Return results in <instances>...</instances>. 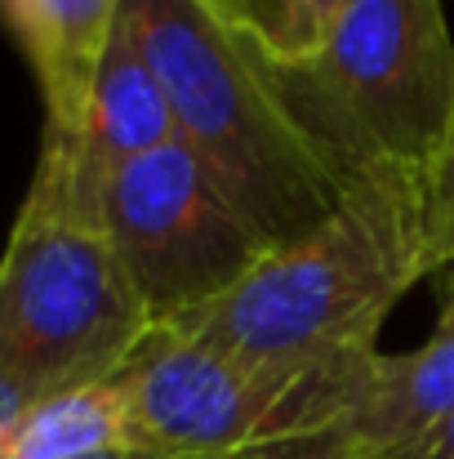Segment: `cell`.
I'll return each instance as SVG.
<instances>
[{
    "label": "cell",
    "mask_w": 454,
    "mask_h": 459,
    "mask_svg": "<svg viewBox=\"0 0 454 459\" xmlns=\"http://www.w3.org/2000/svg\"><path fill=\"white\" fill-rule=\"evenodd\" d=\"M151 316L72 156L40 139L31 187L0 255V375L36 397L107 384Z\"/></svg>",
    "instance_id": "3"
},
{
    "label": "cell",
    "mask_w": 454,
    "mask_h": 459,
    "mask_svg": "<svg viewBox=\"0 0 454 459\" xmlns=\"http://www.w3.org/2000/svg\"><path fill=\"white\" fill-rule=\"evenodd\" d=\"M383 352L254 361L187 330L151 325L116 375L130 446L160 455H241L334 437L374 384Z\"/></svg>",
    "instance_id": "5"
},
{
    "label": "cell",
    "mask_w": 454,
    "mask_h": 459,
    "mask_svg": "<svg viewBox=\"0 0 454 459\" xmlns=\"http://www.w3.org/2000/svg\"><path fill=\"white\" fill-rule=\"evenodd\" d=\"M130 446L116 379L40 397L0 442V459H94Z\"/></svg>",
    "instance_id": "10"
},
{
    "label": "cell",
    "mask_w": 454,
    "mask_h": 459,
    "mask_svg": "<svg viewBox=\"0 0 454 459\" xmlns=\"http://www.w3.org/2000/svg\"><path fill=\"white\" fill-rule=\"evenodd\" d=\"M45 139L72 156L76 178L99 201V210H103V183L121 165L178 139L169 99H165L156 72L148 67L143 49L134 45V31L125 18H116V27H112V40H107V54L99 63L81 130L72 139H54V134H45Z\"/></svg>",
    "instance_id": "7"
},
{
    "label": "cell",
    "mask_w": 454,
    "mask_h": 459,
    "mask_svg": "<svg viewBox=\"0 0 454 459\" xmlns=\"http://www.w3.org/2000/svg\"><path fill=\"white\" fill-rule=\"evenodd\" d=\"M40 397L27 388V384H18V379H9V375H0V442L9 437V429L36 406Z\"/></svg>",
    "instance_id": "14"
},
{
    "label": "cell",
    "mask_w": 454,
    "mask_h": 459,
    "mask_svg": "<svg viewBox=\"0 0 454 459\" xmlns=\"http://www.w3.org/2000/svg\"><path fill=\"white\" fill-rule=\"evenodd\" d=\"M383 459H454V420L446 429H437L433 437H424V442H415V446H406V451L383 455Z\"/></svg>",
    "instance_id": "15"
},
{
    "label": "cell",
    "mask_w": 454,
    "mask_h": 459,
    "mask_svg": "<svg viewBox=\"0 0 454 459\" xmlns=\"http://www.w3.org/2000/svg\"><path fill=\"white\" fill-rule=\"evenodd\" d=\"M343 0H259V22L277 54H303L321 40Z\"/></svg>",
    "instance_id": "11"
},
{
    "label": "cell",
    "mask_w": 454,
    "mask_h": 459,
    "mask_svg": "<svg viewBox=\"0 0 454 459\" xmlns=\"http://www.w3.org/2000/svg\"><path fill=\"white\" fill-rule=\"evenodd\" d=\"M245 4H250V13H254V18H259V0H245Z\"/></svg>",
    "instance_id": "16"
},
{
    "label": "cell",
    "mask_w": 454,
    "mask_h": 459,
    "mask_svg": "<svg viewBox=\"0 0 454 459\" xmlns=\"http://www.w3.org/2000/svg\"><path fill=\"white\" fill-rule=\"evenodd\" d=\"M454 420V290L433 339L415 352L383 357L370 393L334 433L343 459L397 455Z\"/></svg>",
    "instance_id": "8"
},
{
    "label": "cell",
    "mask_w": 454,
    "mask_h": 459,
    "mask_svg": "<svg viewBox=\"0 0 454 459\" xmlns=\"http://www.w3.org/2000/svg\"><path fill=\"white\" fill-rule=\"evenodd\" d=\"M277 76L343 178L374 165L428 174L454 112L446 0H343L312 49L277 54Z\"/></svg>",
    "instance_id": "4"
},
{
    "label": "cell",
    "mask_w": 454,
    "mask_h": 459,
    "mask_svg": "<svg viewBox=\"0 0 454 459\" xmlns=\"http://www.w3.org/2000/svg\"><path fill=\"white\" fill-rule=\"evenodd\" d=\"M94 459H338L330 437H303V442H281V446H263V451H241V455H160L143 446H121Z\"/></svg>",
    "instance_id": "13"
},
{
    "label": "cell",
    "mask_w": 454,
    "mask_h": 459,
    "mask_svg": "<svg viewBox=\"0 0 454 459\" xmlns=\"http://www.w3.org/2000/svg\"><path fill=\"white\" fill-rule=\"evenodd\" d=\"M428 210H433V237L441 273H454V112L446 126V139L428 165Z\"/></svg>",
    "instance_id": "12"
},
{
    "label": "cell",
    "mask_w": 454,
    "mask_h": 459,
    "mask_svg": "<svg viewBox=\"0 0 454 459\" xmlns=\"http://www.w3.org/2000/svg\"><path fill=\"white\" fill-rule=\"evenodd\" d=\"M441 273L428 174L374 165L343 183L338 205L268 250L223 299L178 321L223 352L254 361H325L379 352V330L424 277Z\"/></svg>",
    "instance_id": "1"
},
{
    "label": "cell",
    "mask_w": 454,
    "mask_h": 459,
    "mask_svg": "<svg viewBox=\"0 0 454 459\" xmlns=\"http://www.w3.org/2000/svg\"><path fill=\"white\" fill-rule=\"evenodd\" d=\"M103 228L151 325H178L241 286L272 241L218 169L183 139L103 183Z\"/></svg>",
    "instance_id": "6"
},
{
    "label": "cell",
    "mask_w": 454,
    "mask_h": 459,
    "mask_svg": "<svg viewBox=\"0 0 454 459\" xmlns=\"http://www.w3.org/2000/svg\"><path fill=\"white\" fill-rule=\"evenodd\" d=\"M45 99V134L72 139L107 54L121 0H0Z\"/></svg>",
    "instance_id": "9"
},
{
    "label": "cell",
    "mask_w": 454,
    "mask_h": 459,
    "mask_svg": "<svg viewBox=\"0 0 454 459\" xmlns=\"http://www.w3.org/2000/svg\"><path fill=\"white\" fill-rule=\"evenodd\" d=\"M121 18L169 99L178 139L218 169L272 250L338 205L347 178L299 126L245 0H121Z\"/></svg>",
    "instance_id": "2"
}]
</instances>
